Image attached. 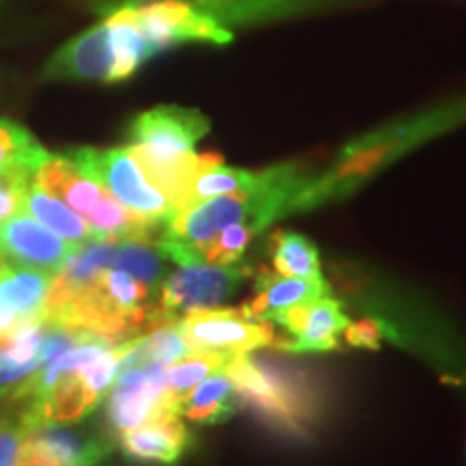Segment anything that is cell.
<instances>
[{"label":"cell","mask_w":466,"mask_h":466,"mask_svg":"<svg viewBox=\"0 0 466 466\" xmlns=\"http://www.w3.org/2000/svg\"><path fill=\"white\" fill-rule=\"evenodd\" d=\"M464 126L466 93H456L432 106L415 110L391 124L365 132L363 137L352 138L337 154L333 165L316 177H309L305 188L285 208V217L311 212L326 203L346 199L410 151Z\"/></svg>","instance_id":"1"},{"label":"cell","mask_w":466,"mask_h":466,"mask_svg":"<svg viewBox=\"0 0 466 466\" xmlns=\"http://www.w3.org/2000/svg\"><path fill=\"white\" fill-rule=\"evenodd\" d=\"M309 175L294 162L268 167L255 188L192 203L179 209L156 240L167 261L177 266L203 264L201 250L227 227L253 223L259 231L285 217V208L305 188Z\"/></svg>","instance_id":"2"},{"label":"cell","mask_w":466,"mask_h":466,"mask_svg":"<svg viewBox=\"0 0 466 466\" xmlns=\"http://www.w3.org/2000/svg\"><path fill=\"white\" fill-rule=\"evenodd\" d=\"M209 130L212 121L201 110L175 104L145 110L127 130L132 156L149 182L171 201L175 214L186 186L206 160V154H197L195 147Z\"/></svg>","instance_id":"3"},{"label":"cell","mask_w":466,"mask_h":466,"mask_svg":"<svg viewBox=\"0 0 466 466\" xmlns=\"http://www.w3.org/2000/svg\"><path fill=\"white\" fill-rule=\"evenodd\" d=\"M67 156L80 171L96 179L132 217L160 227H167L168 220L175 217L171 201L149 182L130 147H78L67 151Z\"/></svg>","instance_id":"4"},{"label":"cell","mask_w":466,"mask_h":466,"mask_svg":"<svg viewBox=\"0 0 466 466\" xmlns=\"http://www.w3.org/2000/svg\"><path fill=\"white\" fill-rule=\"evenodd\" d=\"M126 7L156 56L186 44L227 46L233 42L231 28L214 22L186 0H141L127 3Z\"/></svg>","instance_id":"5"},{"label":"cell","mask_w":466,"mask_h":466,"mask_svg":"<svg viewBox=\"0 0 466 466\" xmlns=\"http://www.w3.org/2000/svg\"><path fill=\"white\" fill-rule=\"evenodd\" d=\"M253 268L240 261L229 266L186 264L160 285L158 305L167 324H177L184 316L201 309H217L250 277Z\"/></svg>","instance_id":"6"},{"label":"cell","mask_w":466,"mask_h":466,"mask_svg":"<svg viewBox=\"0 0 466 466\" xmlns=\"http://www.w3.org/2000/svg\"><path fill=\"white\" fill-rule=\"evenodd\" d=\"M167 365L121 363L108 393L106 417L110 434L119 439L138 425L173 412L167 398ZM177 415V412H173Z\"/></svg>","instance_id":"7"},{"label":"cell","mask_w":466,"mask_h":466,"mask_svg":"<svg viewBox=\"0 0 466 466\" xmlns=\"http://www.w3.org/2000/svg\"><path fill=\"white\" fill-rule=\"evenodd\" d=\"M89 3L97 14L104 15L121 5L141 3V0H89ZM186 3L236 33V28L275 25V22L341 11L360 0H186Z\"/></svg>","instance_id":"8"},{"label":"cell","mask_w":466,"mask_h":466,"mask_svg":"<svg viewBox=\"0 0 466 466\" xmlns=\"http://www.w3.org/2000/svg\"><path fill=\"white\" fill-rule=\"evenodd\" d=\"M190 352H223L231 357L248 354L258 348L275 346L270 322H250L240 309H201L177 322Z\"/></svg>","instance_id":"9"},{"label":"cell","mask_w":466,"mask_h":466,"mask_svg":"<svg viewBox=\"0 0 466 466\" xmlns=\"http://www.w3.org/2000/svg\"><path fill=\"white\" fill-rule=\"evenodd\" d=\"M233 391L270 421L285 428H299L311 410V401L294 382L285 380L277 370H266L248 359V354L233 357L225 367Z\"/></svg>","instance_id":"10"},{"label":"cell","mask_w":466,"mask_h":466,"mask_svg":"<svg viewBox=\"0 0 466 466\" xmlns=\"http://www.w3.org/2000/svg\"><path fill=\"white\" fill-rule=\"evenodd\" d=\"M44 80H76V83L116 85V56L106 20L97 22L69 39L48 58Z\"/></svg>","instance_id":"11"},{"label":"cell","mask_w":466,"mask_h":466,"mask_svg":"<svg viewBox=\"0 0 466 466\" xmlns=\"http://www.w3.org/2000/svg\"><path fill=\"white\" fill-rule=\"evenodd\" d=\"M76 248V244L63 240L26 212L0 223V250L9 266L56 275Z\"/></svg>","instance_id":"12"},{"label":"cell","mask_w":466,"mask_h":466,"mask_svg":"<svg viewBox=\"0 0 466 466\" xmlns=\"http://www.w3.org/2000/svg\"><path fill=\"white\" fill-rule=\"evenodd\" d=\"M113 450L108 436H91L66 425L28 430L15 466H93Z\"/></svg>","instance_id":"13"},{"label":"cell","mask_w":466,"mask_h":466,"mask_svg":"<svg viewBox=\"0 0 466 466\" xmlns=\"http://www.w3.org/2000/svg\"><path fill=\"white\" fill-rule=\"evenodd\" d=\"M272 322L281 324L291 335V339L277 341V348L289 352H329L339 346L337 337L348 329L350 319L343 313L341 302L326 296L307 305L283 309Z\"/></svg>","instance_id":"14"},{"label":"cell","mask_w":466,"mask_h":466,"mask_svg":"<svg viewBox=\"0 0 466 466\" xmlns=\"http://www.w3.org/2000/svg\"><path fill=\"white\" fill-rule=\"evenodd\" d=\"M116 441L127 458L143 464L162 466L177 464L192 445L188 428L184 425L182 417L173 415V412L138 425L130 432L121 434Z\"/></svg>","instance_id":"15"},{"label":"cell","mask_w":466,"mask_h":466,"mask_svg":"<svg viewBox=\"0 0 466 466\" xmlns=\"http://www.w3.org/2000/svg\"><path fill=\"white\" fill-rule=\"evenodd\" d=\"M35 184H39L46 192L56 197L58 201L72 208L85 220L93 217L102 201L106 199L108 192L102 188L96 179L85 175L78 167L69 160V156L48 154L42 165L35 168Z\"/></svg>","instance_id":"16"},{"label":"cell","mask_w":466,"mask_h":466,"mask_svg":"<svg viewBox=\"0 0 466 466\" xmlns=\"http://www.w3.org/2000/svg\"><path fill=\"white\" fill-rule=\"evenodd\" d=\"M330 296L329 285L322 279H300L261 272L255 281V296L240 307V313L250 322H270L279 311L288 307Z\"/></svg>","instance_id":"17"},{"label":"cell","mask_w":466,"mask_h":466,"mask_svg":"<svg viewBox=\"0 0 466 466\" xmlns=\"http://www.w3.org/2000/svg\"><path fill=\"white\" fill-rule=\"evenodd\" d=\"M259 182L261 171H247V168L227 167L220 156L206 154V160H203L199 171L192 175L188 186H186L179 209L188 208L192 203L212 199V197L250 190Z\"/></svg>","instance_id":"18"},{"label":"cell","mask_w":466,"mask_h":466,"mask_svg":"<svg viewBox=\"0 0 466 466\" xmlns=\"http://www.w3.org/2000/svg\"><path fill=\"white\" fill-rule=\"evenodd\" d=\"M25 212L35 220H39L44 227H48L50 231H55L56 236H61L63 240L76 244V247L93 240L89 223L80 214H76L72 208H67L66 203L58 201L50 192H46L42 186L35 184V179L28 186Z\"/></svg>","instance_id":"19"},{"label":"cell","mask_w":466,"mask_h":466,"mask_svg":"<svg viewBox=\"0 0 466 466\" xmlns=\"http://www.w3.org/2000/svg\"><path fill=\"white\" fill-rule=\"evenodd\" d=\"M233 393L236 391H233V384L225 370L217 371L186 395L179 404V415L201 425L223 423L236 412V404L231 400Z\"/></svg>","instance_id":"20"},{"label":"cell","mask_w":466,"mask_h":466,"mask_svg":"<svg viewBox=\"0 0 466 466\" xmlns=\"http://www.w3.org/2000/svg\"><path fill=\"white\" fill-rule=\"evenodd\" d=\"M52 275L28 268H0V300L7 302L20 318L42 316Z\"/></svg>","instance_id":"21"},{"label":"cell","mask_w":466,"mask_h":466,"mask_svg":"<svg viewBox=\"0 0 466 466\" xmlns=\"http://www.w3.org/2000/svg\"><path fill=\"white\" fill-rule=\"evenodd\" d=\"M233 357L223 352H190L167 367V398L173 412L179 415V404L192 389L208 376L223 371ZM182 417V415H179Z\"/></svg>","instance_id":"22"},{"label":"cell","mask_w":466,"mask_h":466,"mask_svg":"<svg viewBox=\"0 0 466 466\" xmlns=\"http://www.w3.org/2000/svg\"><path fill=\"white\" fill-rule=\"evenodd\" d=\"M270 259L277 275L322 279L318 247L300 233L275 231L270 238Z\"/></svg>","instance_id":"23"},{"label":"cell","mask_w":466,"mask_h":466,"mask_svg":"<svg viewBox=\"0 0 466 466\" xmlns=\"http://www.w3.org/2000/svg\"><path fill=\"white\" fill-rule=\"evenodd\" d=\"M50 151L15 121L0 119V177L15 171H33L48 158Z\"/></svg>","instance_id":"24"},{"label":"cell","mask_w":466,"mask_h":466,"mask_svg":"<svg viewBox=\"0 0 466 466\" xmlns=\"http://www.w3.org/2000/svg\"><path fill=\"white\" fill-rule=\"evenodd\" d=\"M113 268L124 270L138 281L147 283L149 288L160 289L165 279V258L156 248V242L145 240H126L116 242V253Z\"/></svg>","instance_id":"25"},{"label":"cell","mask_w":466,"mask_h":466,"mask_svg":"<svg viewBox=\"0 0 466 466\" xmlns=\"http://www.w3.org/2000/svg\"><path fill=\"white\" fill-rule=\"evenodd\" d=\"M259 229L253 223H242L227 227L225 231H220L212 242H208L201 250L203 264H218V266H229L236 264L242 258V253L247 250L248 242L253 240V236H258Z\"/></svg>","instance_id":"26"},{"label":"cell","mask_w":466,"mask_h":466,"mask_svg":"<svg viewBox=\"0 0 466 466\" xmlns=\"http://www.w3.org/2000/svg\"><path fill=\"white\" fill-rule=\"evenodd\" d=\"M33 171H15L0 177V223L25 212L28 186L33 184Z\"/></svg>","instance_id":"27"},{"label":"cell","mask_w":466,"mask_h":466,"mask_svg":"<svg viewBox=\"0 0 466 466\" xmlns=\"http://www.w3.org/2000/svg\"><path fill=\"white\" fill-rule=\"evenodd\" d=\"M393 329L389 324H384L382 319L376 318H365L360 322L348 324V329L343 330L346 341L354 348H367V350H380V343L384 337H391Z\"/></svg>","instance_id":"28"},{"label":"cell","mask_w":466,"mask_h":466,"mask_svg":"<svg viewBox=\"0 0 466 466\" xmlns=\"http://www.w3.org/2000/svg\"><path fill=\"white\" fill-rule=\"evenodd\" d=\"M26 430L20 417L0 423V466H15L20 458Z\"/></svg>","instance_id":"29"},{"label":"cell","mask_w":466,"mask_h":466,"mask_svg":"<svg viewBox=\"0 0 466 466\" xmlns=\"http://www.w3.org/2000/svg\"><path fill=\"white\" fill-rule=\"evenodd\" d=\"M20 316H17V313L14 311V309H11L7 302H3L0 300V339H3V337H7L11 330L15 329V324L20 322Z\"/></svg>","instance_id":"30"},{"label":"cell","mask_w":466,"mask_h":466,"mask_svg":"<svg viewBox=\"0 0 466 466\" xmlns=\"http://www.w3.org/2000/svg\"><path fill=\"white\" fill-rule=\"evenodd\" d=\"M5 266H9V264H7V259H5L3 250H0V268H5Z\"/></svg>","instance_id":"31"}]
</instances>
